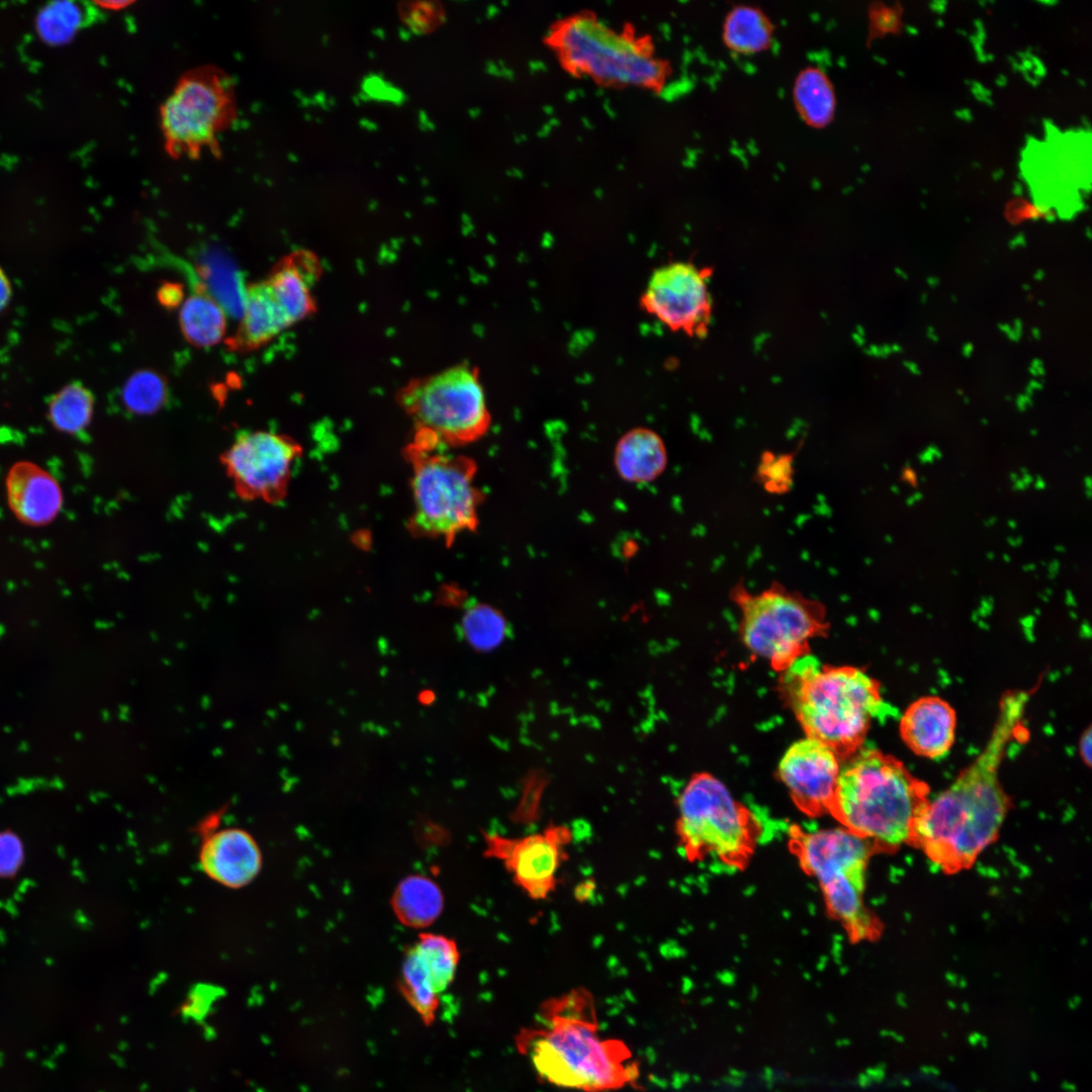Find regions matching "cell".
Segmentation results:
<instances>
[{"mask_svg": "<svg viewBox=\"0 0 1092 1092\" xmlns=\"http://www.w3.org/2000/svg\"><path fill=\"white\" fill-rule=\"evenodd\" d=\"M86 18V9L79 2L56 0L44 3L36 10L32 28L40 43L60 49L74 41Z\"/></svg>", "mask_w": 1092, "mask_h": 1092, "instance_id": "484cf974", "label": "cell"}, {"mask_svg": "<svg viewBox=\"0 0 1092 1092\" xmlns=\"http://www.w3.org/2000/svg\"><path fill=\"white\" fill-rule=\"evenodd\" d=\"M237 116L232 79L212 66L184 74L160 110L165 149L174 158L219 154V135Z\"/></svg>", "mask_w": 1092, "mask_h": 1092, "instance_id": "30bf717a", "label": "cell"}, {"mask_svg": "<svg viewBox=\"0 0 1092 1092\" xmlns=\"http://www.w3.org/2000/svg\"><path fill=\"white\" fill-rule=\"evenodd\" d=\"M792 98L801 119L812 128H824L832 122L836 111L833 83L818 66H806L796 75Z\"/></svg>", "mask_w": 1092, "mask_h": 1092, "instance_id": "603a6c76", "label": "cell"}, {"mask_svg": "<svg viewBox=\"0 0 1092 1092\" xmlns=\"http://www.w3.org/2000/svg\"><path fill=\"white\" fill-rule=\"evenodd\" d=\"M1029 697L1024 691L1002 697L984 749L948 788L928 800L915 822L910 845L945 874L970 869L999 834L1010 808L1000 765Z\"/></svg>", "mask_w": 1092, "mask_h": 1092, "instance_id": "6da1fadb", "label": "cell"}, {"mask_svg": "<svg viewBox=\"0 0 1092 1092\" xmlns=\"http://www.w3.org/2000/svg\"><path fill=\"white\" fill-rule=\"evenodd\" d=\"M301 453V446L289 436L248 431L222 452L220 463L240 498L274 505L286 496L292 468Z\"/></svg>", "mask_w": 1092, "mask_h": 1092, "instance_id": "7c38bea8", "label": "cell"}, {"mask_svg": "<svg viewBox=\"0 0 1092 1092\" xmlns=\"http://www.w3.org/2000/svg\"><path fill=\"white\" fill-rule=\"evenodd\" d=\"M1010 479L1015 482L1019 478H1018V475L1016 473H1011L1010 474Z\"/></svg>", "mask_w": 1092, "mask_h": 1092, "instance_id": "94428289", "label": "cell"}, {"mask_svg": "<svg viewBox=\"0 0 1092 1092\" xmlns=\"http://www.w3.org/2000/svg\"><path fill=\"white\" fill-rule=\"evenodd\" d=\"M902 480L910 483L911 486H913V487H915L917 485L916 474L913 471V469L909 466L908 463L903 468Z\"/></svg>", "mask_w": 1092, "mask_h": 1092, "instance_id": "f35d334b", "label": "cell"}, {"mask_svg": "<svg viewBox=\"0 0 1092 1092\" xmlns=\"http://www.w3.org/2000/svg\"><path fill=\"white\" fill-rule=\"evenodd\" d=\"M292 326L286 311L265 281L261 280L245 287L242 318L235 334L226 340V345L234 352H252Z\"/></svg>", "mask_w": 1092, "mask_h": 1092, "instance_id": "ffe728a7", "label": "cell"}, {"mask_svg": "<svg viewBox=\"0 0 1092 1092\" xmlns=\"http://www.w3.org/2000/svg\"><path fill=\"white\" fill-rule=\"evenodd\" d=\"M1026 487H1027V485L1022 481V479H1017L1015 481V483H1014V486H1013V488L1016 489V490H1023Z\"/></svg>", "mask_w": 1092, "mask_h": 1092, "instance_id": "ee69618b", "label": "cell"}, {"mask_svg": "<svg viewBox=\"0 0 1092 1092\" xmlns=\"http://www.w3.org/2000/svg\"><path fill=\"white\" fill-rule=\"evenodd\" d=\"M595 883L590 881L579 884L574 890L575 899L580 902H584L585 900L590 898L595 891Z\"/></svg>", "mask_w": 1092, "mask_h": 1092, "instance_id": "8d00e7d4", "label": "cell"}, {"mask_svg": "<svg viewBox=\"0 0 1092 1092\" xmlns=\"http://www.w3.org/2000/svg\"><path fill=\"white\" fill-rule=\"evenodd\" d=\"M179 327L191 345L214 346L226 333L225 309L206 289H196L180 305Z\"/></svg>", "mask_w": 1092, "mask_h": 1092, "instance_id": "d4e9b609", "label": "cell"}, {"mask_svg": "<svg viewBox=\"0 0 1092 1092\" xmlns=\"http://www.w3.org/2000/svg\"><path fill=\"white\" fill-rule=\"evenodd\" d=\"M529 68L532 72H541L546 70L545 64L540 61L531 62L529 64Z\"/></svg>", "mask_w": 1092, "mask_h": 1092, "instance_id": "60d3db41", "label": "cell"}, {"mask_svg": "<svg viewBox=\"0 0 1092 1092\" xmlns=\"http://www.w3.org/2000/svg\"><path fill=\"white\" fill-rule=\"evenodd\" d=\"M755 478L769 493L780 494L789 491L794 482L793 454L763 453L756 469Z\"/></svg>", "mask_w": 1092, "mask_h": 1092, "instance_id": "f546056e", "label": "cell"}, {"mask_svg": "<svg viewBox=\"0 0 1092 1092\" xmlns=\"http://www.w3.org/2000/svg\"><path fill=\"white\" fill-rule=\"evenodd\" d=\"M483 840L486 857L500 861L529 898L544 900L557 887V874L567 857L572 832L566 825L551 824L520 837L484 833Z\"/></svg>", "mask_w": 1092, "mask_h": 1092, "instance_id": "5bb4252c", "label": "cell"}, {"mask_svg": "<svg viewBox=\"0 0 1092 1092\" xmlns=\"http://www.w3.org/2000/svg\"><path fill=\"white\" fill-rule=\"evenodd\" d=\"M1091 747H1092V733H1091V728L1088 727L1080 737V740H1079V754H1080L1082 760L1089 767L1091 766V760H1092V756H1091L1092 748Z\"/></svg>", "mask_w": 1092, "mask_h": 1092, "instance_id": "836d02e7", "label": "cell"}, {"mask_svg": "<svg viewBox=\"0 0 1092 1092\" xmlns=\"http://www.w3.org/2000/svg\"><path fill=\"white\" fill-rule=\"evenodd\" d=\"M198 859L210 880L231 889L250 884L262 867V853L256 839L237 827L210 833L202 841Z\"/></svg>", "mask_w": 1092, "mask_h": 1092, "instance_id": "e0dca14e", "label": "cell"}, {"mask_svg": "<svg viewBox=\"0 0 1092 1092\" xmlns=\"http://www.w3.org/2000/svg\"><path fill=\"white\" fill-rule=\"evenodd\" d=\"M460 962L456 941L442 934L423 932L410 946L401 967V989L425 1018L437 1009L439 995L453 982Z\"/></svg>", "mask_w": 1092, "mask_h": 1092, "instance_id": "2e32d148", "label": "cell"}, {"mask_svg": "<svg viewBox=\"0 0 1092 1092\" xmlns=\"http://www.w3.org/2000/svg\"><path fill=\"white\" fill-rule=\"evenodd\" d=\"M1035 568H1036V566H1035V564H1033V563H1030V564H1026V565H1024V566L1022 567V569H1023L1024 571H1032V570H1034Z\"/></svg>", "mask_w": 1092, "mask_h": 1092, "instance_id": "681fc988", "label": "cell"}, {"mask_svg": "<svg viewBox=\"0 0 1092 1092\" xmlns=\"http://www.w3.org/2000/svg\"><path fill=\"white\" fill-rule=\"evenodd\" d=\"M12 294V288L8 277L0 267V311L8 304Z\"/></svg>", "mask_w": 1092, "mask_h": 1092, "instance_id": "e575fe53", "label": "cell"}, {"mask_svg": "<svg viewBox=\"0 0 1092 1092\" xmlns=\"http://www.w3.org/2000/svg\"><path fill=\"white\" fill-rule=\"evenodd\" d=\"M543 110L545 111L546 114H552L553 113V108L550 105L544 106Z\"/></svg>", "mask_w": 1092, "mask_h": 1092, "instance_id": "f5cc1de1", "label": "cell"}, {"mask_svg": "<svg viewBox=\"0 0 1092 1092\" xmlns=\"http://www.w3.org/2000/svg\"><path fill=\"white\" fill-rule=\"evenodd\" d=\"M1034 487L1037 488V489H1042V488L1045 487V482L1040 476L1036 477V480L1034 482Z\"/></svg>", "mask_w": 1092, "mask_h": 1092, "instance_id": "bcb514c9", "label": "cell"}, {"mask_svg": "<svg viewBox=\"0 0 1092 1092\" xmlns=\"http://www.w3.org/2000/svg\"><path fill=\"white\" fill-rule=\"evenodd\" d=\"M1003 560H1004L1005 562H1010V561H1011V558H1010V556H1009L1008 554H1003Z\"/></svg>", "mask_w": 1092, "mask_h": 1092, "instance_id": "6125c7cd", "label": "cell"}, {"mask_svg": "<svg viewBox=\"0 0 1092 1092\" xmlns=\"http://www.w3.org/2000/svg\"><path fill=\"white\" fill-rule=\"evenodd\" d=\"M24 860V847L19 837L10 831H0V879L15 875Z\"/></svg>", "mask_w": 1092, "mask_h": 1092, "instance_id": "4dcf8cb0", "label": "cell"}, {"mask_svg": "<svg viewBox=\"0 0 1092 1092\" xmlns=\"http://www.w3.org/2000/svg\"><path fill=\"white\" fill-rule=\"evenodd\" d=\"M129 1H95L94 6L98 10L102 11H118L126 8L130 5Z\"/></svg>", "mask_w": 1092, "mask_h": 1092, "instance_id": "d590c367", "label": "cell"}, {"mask_svg": "<svg viewBox=\"0 0 1092 1092\" xmlns=\"http://www.w3.org/2000/svg\"><path fill=\"white\" fill-rule=\"evenodd\" d=\"M1059 569H1060V563H1059V561H1058V560H1053V561H1052V562H1051V563L1049 564V574H1050V577H1051V578L1055 577V576H1056V575L1058 574V572H1059Z\"/></svg>", "mask_w": 1092, "mask_h": 1092, "instance_id": "ab89813d", "label": "cell"}, {"mask_svg": "<svg viewBox=\"0 0 1092 1092\" xmlns=\"http://www.w3.org/2000/svg\"><path fill=\"white\" fill-rule=\"evenodd\" d=\"M553 40L572 74L586 72L606 83L641 86H655L665 76V66L643 54L640 41L612 31L604 20L571 18Z\"/></svg>", "mask_w": 1092, "mask_h": 1092, "instance_id": "8fae6325", "label": "cell"}, {"mask_svg": "<svg viewBox=\"0 0 1092 1092\" xmlns=\"http://www.w3.org/2000/svg\"><path fill=\"white\" fill-rule=\"evenodd\" d=\"M605 108H606V110H607V113H608V114H609L610 116L614 117V115H615V114H614V111H613V110L611 109L610 105H605Z\"/></svg>", "mask_w": 1092, "mask_h": 1092, "instance_id": "11a10c76", "label": "cell"}, {"mask_svg": "<svg viewBox=\"0 0 1092 1092\" xmlns=\"http://www.w3.org/2000/svg\"><path fill=\"white\" fill-rule=\"evenodd\" d=\"M506 624L494 609L476 605L462 618V632L469 644L480 650L496 646L505 635Z\"/></svg>", "mask_w": 1092, "mask_h": 1092, "instance_id": "f1b7e54d", "label": "cell"}, {"mask_svg": "<svg viewBox=\"0 0 1092 1092\" xmlns=\"http://www.w3.org/2000/svg\"><path fill=\"white\" fill-rule=\"evenodd\" d=\"M169 387L163 375L154 370L134 372L122 386L123 407L132 415L147 416L159 412L168 400Z\"/></svg>", "mask_w": 1092, "mask_h": 1092, "instance_id": "83f0119b", "label": "cell"}, {"mask_svg": "<svg viewBox=\"0 0 1092 1092\" xmlns=\"http://www.w3.org/2000/svg\"><path fill=\"white\" fill-rule=\"evenodd\" d=\"M447 448L413 441L405 449L413 471L408 528L415 535L451 544L477 526L480 492L474 484L475 463Z\"/></svg>", "mask_w": 1092, "mask_h": 1092, "instance_id": "ba28073f", "label": "cell"}, {"mask_svg": "<svg viewBox=\"0 0 1092 1092\" xmlns=\"http://www.w3.org/2000/svg\"><path fill=\"white\" fill-rule=\"evenodd\" d=\"M184 298V291L179 283H164L158 290V299L162 306L174 308L180 306Z\"/></svg>", "mask_w": 1092, "mask_h": 1092, "instance_id": "d6a6232c", "label": "cell"}, {"mask_svg": "<svg viewBox=\"0 0 1092 1092\" xmlns=\"http://www.w3.org/2000/svg\"><path fill=\"white\" fill-rule=\"evenodd\" d=\"M775 25L760 8L750 4H737L726 13L721 28L724 46L737 55H756L768 50L772 43Z\"/></svg>", "mask_w": 1092, "mask_h": 1092, "instance_id": "cb8c5ba5", "label": "cell"}, {"mask_svg": "<svg viewBox=\"0 0 1092 1092\" xmlns=\"http://www.w3.org/2000/svg\"><path fill=\"white\" fill-rule=\"evenodd\" d=\"M940 457L941 454L939 450L935 446L930 445L922 453H920L919 460L921 463H927L932 462L934 458Z\"/></svg>", "mask_w": 1092, "mask_h": 1092, "instance_id": "74e56055", "label": "cell"}, {"mask_svg": "<svg viewBox=\"0 0 1092 1092\" xmlns=\"http://www.w3.org/2000/svg\"><path fill=\"white\" fill-rule=\"evenodd\" d=\"M666 450L661 438L649 429H634L618 443L615 463L621 476L632 482H646L665 468Z\"/></svg>", "mask_w": 1092, "mask_h": 1092, "instance_id": "7402d4cb", "label": "cell"}, {"mask_svg": "<svg viewBox=\"0 0 1092 1092\" xmlns=\"http://www.w3.org/2000/svg\"><path fill=\"white\" fill-rule=\"evenodd\" d=\"M922 497L923 496H922V494L920 492H916V493L912 494L911 496H909L906 499V505L907 506H913L915 503L919 502Z\"/></svg>", "mask_w": 1092, "mask_h": 1092, "instance_id": "b9f144b4", "label": "cell"}, {"mask_svg": "<svg viewBox=\"0 0 1092 1092\" xmlns=\"http://www.w3.org/2000/svg\"><path fill=\"white\" fill-rule=\"evenodd\" d=\"M996 521H997V519L995 517H992V518H990L989 520H987L985 522V526L986 527H991L996 523Z\"/></svg>", "mask_w": 1092, "mask_h": 1092, "instance_id": "f907efd6", "label": "cell"}, {"mask_svg": "<svg viewBox=\"0 0 1092 1092\" xmlns=\"http://www.w3.org/2000/svg\"><path fill=\"white\" fill-rule=\"evenodd\" d=\"M713 270L690 262H670L654 270L640 296V307L672 332L703 338L712 320L708 287Z\"/></svg>", "mask_w": 1092, "mask_h": 1092, "instance_id": "4fadbf2b", "label": "cell"}, {"mask_svg": "<svg viewBox=\"0 0 1092 1092\" xmlns=\"http://www.w3.org/2000/svg\"><path fill=\"white\" fill-rule=\"evenodd\" d=\"M1007 541H1008L1009 545H1011L1013 547H1016V546L1021 545L1022 538L1021 537H1017V538H1010L1009 537V538H1007Z\"/></svg>", "mask_w": 1092, "mask_h": 1092, "instance_id": "7bdbcfd3", "label": "cell"}, {"mask_svg": "<svg viewBox=\"0 0 1092 1092\" xmlns=\"http://www.w3.org/2000/svg\"><path fill=\"white\" fill-rule=\"evenodd\" d=\"M677 810L675 832L690 860L744 863L752 851V814L719 779L708 772L693 776L679 794Z\"/></svg>", "mask_w": 1092, "mask_h": 1092, "instance_id": "9c48e42d", "label": "cell"}, {"mask_svg": "<svg viewBox=\"0 0 1092 1092\" xmlns=\"http://www.w3.org/2000/svg\"><path fill=\"white\" fill-rule=\"evenodd\" d=\"M1055 550H1056L1057 552H1065V551H1066V548H1065L1064 546H1062V545H1057V546L1055 547Z\"/></svg>", "mask_w": 1092, "mask_h": 1092, "instance_id": "9f6ffc18", "label": "cell"}, {"mask_svg": "<svg viewBox=\"0 0 1092 1092\" xmlns=\"http://www.w3.org/2000/svg\"><path fill=\"white\" fill-rule=\"evenodd\" d=\"M1084 483L1086 484L1087 490H1090V488H1091V477L1086 476L1085 479H1084Z\"/></svg>", "mask_w": 1092, "mask_h": 1092, "instance_id": "816d5d0a", "label": "cell"}, {"mask_svg": "<svg viewBox=\"0 0 1092 1092\" xmlns=\"http://www.w3.org/2000/svg\"><path fill=\"white\" fill-rule=\"evenodd\" d=\"M793 849L802 869L814 878L830 914L855 941L877 938L881 923L867 908V869L873 845L841 825L802 831Z\"/></svg>", "mask_w": 1092, "mask_h": 1092, "instance_id": "5b68a950", "label": "cell"}, {"mask_svg": "<svg viewBox=\"0 0 1092 1092\" xmlns=\"http://www.w3.org/2000/svg\"><path fill=\"white\" fill-rule=\"evenodd\" d=\"M986 556H987V558H988L989 560H992V559H994V558H995V553H994V552H988V553L986 554Z\"/></svg>", "mask_w": 1092, "mask_h": 1092, "instance_id": "91938a15", "label": "cell"}, {"mask_svg": "<svg viewBox=\"0 0 1092 1092\" xmlns=\"http://www.w3.org/2000/svg\"><path fill=\"white\" fill-rule=\"evenodd\" d=\"M390 905L397 920L403 925L417 929L426 928L442 914L444 895L432 879L414 874L398 883L391 895Z\"/></svg>", "mask_w": 1092, "mask_h": 1092, "instance_id": "44dd1931", "label": "cell"}, {"mask_svg": "<svg viewBox=\"0 0 1092 1092\" xmlns=\"http://www.w3.org/2000/svg\"><path fill=\"white\" fill-rule=\"evenodd\" d=\"M1016 526H1017V523H1016V522H1015L1014 520H1009V521H1008V527H1009V528H1011V529H1015V528H1016Z\"/></svg>", "mask_w": 1092, "mask_h": 1092, "instance_id": "db71d44e", "label": "cell"}, {"mask_svg": "<svg viewBox=\"0 0 1092 1092\" xmlns=\"http://www.w3.org/2000/svg\"><path fill=\"white\" fill-rule=\"evenodd\" d=\"M780 692L806 737L847 760L863 747L872 721L888 713L880 682L859 667L822 664L808 654L782 672Z\"/></svg>", "mask_w": 1092, "mask_h": 1092, "instance_id": "3957f363", "label": "cell"}, {"mask_svg": "<svg viewBox=\"0 0 1092 1092\" xmlns=\"http://www.w3.org/2000/svg\"><path fill=\"white\" fill-rule=\"evenodd\" d=\"M582 120H583V121H582V122H583V124H584V125H585V126H586L587 128H590V127H592L590 121H589L588 119H586V118H583Z\"/></svg>", "mask_w": 1092, "mask_h": 1092, "instance_id": "680465c9", "label": "cell"}, {"mask_svg": "<svg viewBox=\"0 0 1092 1092\" xmlns=\"http://www.w3.org/2000/svg\"><path fill=\"white\" fill-rule=\"evenodd\" d=\"M577 97H578V95H577V91H574V90H570V91H568V92L566 93V99H567V100H569V101H573V100H574V99H576Z\"/></svg>", "mask_w": 1092, "mask_h": 1092, "instance_id": "7dc6e473", "label": "cell"}, {"mask_svg": "<svg viewBox=\"0 0 1092 1092\" xmlns=\"http://www.w3.org/2000/svg\"><path fill=\"white\" fill-rule=\"evenodd\" d=\"M548 124H549V125H550L551 127H552V126H555V125H557V124H558V120H557V119H555V118H553V119L549 120Z\"/></svg>", "mask_w": 1092, "mask_h": 1092, "instance_id": "6f0895ef", "label": "cell"}, {"mask_svg": "<svg viewBox=\"0 0 1092 1092\" xmlns=\"http://www.w3.org/2000/svg\"><path fill=\"white\" fill-rule=\"evenodd\" d=\"M517 1045L544 1081L559 1087L605 1092L639 1077L628 1046L601 1035L594 998L584 988L542 1003L537 1023L521 1030Z\"/></svg>", "mask_w": 1092, "mask_h": 1092, "instance_id": "7a4b0ae2", "label": "cell"}, {"mask_svg": "<svg viewBox=\"0 0 1092 1092\" xmlns=\"http://www.w3.org/2000/svg\"><path fill=\"white\" fill-rule=\"evenodd\" d=\"M6 493L13 514L30 526L50 523L63 504L62 489L56 478L28 461L17 462L10 468Z\"/></svg>", "mask_w": 1092, "mask_h": 1092, "instance_id": "d6986e66", "label": "cell"}, {"mask_svg": "<svg viewBox=\"0 0 1092 1092\" xmlns=\"http://www.w3.org/2000/svg\"><path fill=\"white\" fill-rule=\"evenodd\" d=\"M729 596L740 611L739 634L745 647L777 672L810 654L811 640L829 632L822 603L778 581L759 593L738 582Z\"/></svg>", "mask_w": 1092, "mask_h": 1092, "instance_id": "52a82bcc", "label": "cell"}, {"mask_svg": "<svg viewBox=\"0 0 1092 1092\" xmlns=\"http://www.w3.org/2000/svg\"><path fill=\"white\" fill-rule=\"evenodd\" d=\"M551 128H552V127H551V126H550V125H549L548 123H547V124H545V125L543 126V128H542V129H541V130L539 131V132H538V135H539V136H542V138H544V136L548 135V134H549V132H550V129H551Z\"/></svg>", "mask_w": 1092, "mask_h": 1092, "instance_id": "f6af8a7d", "label": "cell"}, {"mask_svg": "<svg viewBox=\"0 0 1092 1092\" xmlns=\"http://www.w3.org/2000/svg\"><path fill=\"white\" fill-rule=\"evenodd\" d=\"M841 766L826 744L805 737L782 757L778 774L796 806L810 816L829 812Z\"/></svg>", "mask_w": 1092, "mask_h": 1092, "instance_id": "9a60e30c", "label": "cell"}, {"mask_svg": "<svg viewBox=\"0 0 1092 1092\" xmlns=\"http://www.w3.org/2000/svg\"><path fill=\"white\" fill-rule=\"evenodd\" d=\"M395 398L413 422L416 442L464 445L482 437L490 425L478 368L469 363L412 378Z\"/></svg>", "mask_w": 1092, "mask_h": 1092, "instance_id": "8992f818", "label": "cell"}, {"mask_svg": "<svg viewBox=\"0 0 1092 1092\" xmlns=\"http://www.w3.org/2000/svg\"><path fill=\"white\" fill-rule=\"evenodd\" d=\"M1022 481L1028 486L1033 481V477L1030 474L1025 473L1023 474Z\"/></svg>", "mask_w": 1092, "mask_h": 1092, "instance_id": "c3c4849f", "label": "cell"}, {"mask_svg": "<svg viewBox=\"0 0 1092 1092\" xmlns=\"http://www.w3.org/2000/svg\"><path fill=\"white\" fill-rule=\"evenodd\" d=\"M957 715L948 702L936 696L920 697L900 718L902 740L915 754L938 759L953 745Z\"/></svg>", "mask_w": 1092, "mask_h": 1092, "instance_id": "ac0fdd59", "label": "cell"}, {"mask_svg": "<svg viewBox=\"0 0 1092 1092\" xmlns=\"http://www.w3.org/2000/svg\"><path fill=\"white\" fill-rule=\"evenodd\" d=\"M841 767L829 813L882 849L910 844L929 787L891 754L862 747Z\"/></svg>", "mask_w": 1092, "mask_h": 1092, "instance_id": "277c9868", "label": "cell"}, {"mask_svg": "<svg viewBox=\"0 0 1092 1092\" xmlns=\"http://www.w3.org/2000/svg\"><path fill=\"white\" fill-rule=\"evenodd\" d=\"M216 995V992L212 991L211 988H197L193 990V992L187 998L185 1004L183 1005L182 1012L192 1017L203 1016L207 1012L213 998Z\"/></svg>", "mask_w": 1092, "mask_h": 1092, "instance_id": "1f68e13d", "label": "cell"}, {"mask_svg": "<svg viewBox=\"0 0 1092 1092\" xmlns=\"http://www.w3.org/2000/svg\"><path fill=\"white\" fill-rule=\"evenodd\" d=\"M92 391L80 381H73L53 394L48 403V419L55 429L70 435L85 431L94 414Z\"/></svg>", "mask_w": 1092, "mask_h": 1092, "instance_id": "4316f807", "label": "cell"}]
</instances>
